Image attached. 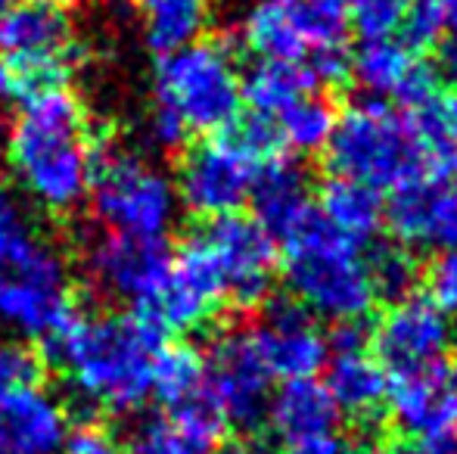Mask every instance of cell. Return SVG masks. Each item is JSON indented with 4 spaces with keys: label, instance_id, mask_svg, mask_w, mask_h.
Listing matches in <instances>:
<instances>
[{
    "label": "cell",
    "instance_id": "cell-1",
    "mask_svg": "<svg viewBox=\"0 0 457 454\" xmlns=\"http://www.w3.org/2000/svg\"><path fill=\"white\" fill-rule=\"evenodd\" d=\"M96 153L85 106L66 85L25 100L6 134V162L19 190L50 215L87 202Z\"/></svg>",
    "mask_w": 457,
    "mask_h": 454
},
{
    "label": "cell",
    "instance_id": "cell-2",
    "mask_svg": "<svg viewBox=\"0 0 457 454\" xmlns=\"http://www.w3.org/2000/svg\"><path fill=\"white\" fill-rule=\"evenodd\" d=\"M169 336L134 311L75 315L44 349L91 411L131 414L153 399V358Z\"/></svg>",
    "mask_w": 457,
    "mask_h": 454
},
{
    "label": "cell",
    "instance_id": "cell-3",
    "mask_svg": "<svg viewBox=\"0 0 457 454\" xmlns=\"http://www.w3.org/2000/svg\"><path fill=\"white\" fill-rule=\"evenodd\" d=\"M283 277L289 299L333 324L367 318L377 302L364 271V243L333 230L318 212L283 240Z\"/></svg>",
    "mask_w": 457,
    "mask_h": 454
},
{
    "label": "cell",
    "instance_id": "cell-4",
    "mask_svg": "<svg viewBox=\"0 0 457 454\" xmlns=\"http://www.w3.org/2000/svg\"><path fill=\"white\" fill-rule=\"evenodd\" d=\"M327 165L337 177H352L373 190H395L429 171L408 115L389 110L383 100H364L337 115Z\"/></svg>",
    "mask_w": 457,
    "mask_h": 454
},
{
    "label": "cell",
    "instance_id": "cell-5",
    "mask_svg": "<svg viewBox=\"0 0 457 454\" xmlns=\"http://www.w3.org/2000/svg\"><path fill=\"white\" fill-rule=\"evenodd\" d=\"M240 69L224 41L187 44L156 66V106L171 112L187 134H218L243 110Z\"/></svg>",
    "mask_w": 457,
    "mask_h": 454
},
{
    "label": "cell",
    "instance_id": "cell-6",
    "mask_svg": "<svg viewBox=\"0 0 457 454\" xmlns=\"http://www.w3.org/2000/svg\"><path fill=\"white\" fill-rule=\"evenodd\" d=\"M87 202L106 230L144 240H165L181 212L175 181L146 159L121 150L96 153Z\"/></svg>",
    "mask_w": 457,
    "mask_h": 454
},
{
    "label": "cell",
    "instance_id": "cell-7",
    "mask_svg": "<svg viewBox=\"0 0 457 454\" xmlns=\"http://www.w3.org/2000/svg\"><path fill=\"white\" fill-rule=\"evenodd\" d=\"M349 0H255L243 16V44L259 60L302 62L312 50L345 44Z\"/></svg>",
    "mask_w": 457,
    "mask_h": 454
},
{
    "label": "cell",
    "instance_id": "cell-8",
    "mask_svg": "<svg viewBox=\"0 0 457 454\" xmlns=\"http://www.w3.org/2000/svg\"><path fill=\"white\" fill-rule=\"evenodd\" d=\"M79 315L69 268L50 246L29 261L0 268V327L47 345Z\"/></svg>",
    "mask_w": 457,
    "mask_h": 454
},
{
    "label": "cell",
    "instance_id": "cell-9",
    "mask_svg": "<svg viewBox=\"0 0 457 454\" xmlns=\"http://www.w3.org/2000/svg\"><path fill=\"white\" fill-rule=\"evenodd\" d=\"M262 162L224 128L184 153L178 169V202L193 219H221L249 202Z\"/></svg>",
    "mask_w": 457,
    "mask_h": 454
},
{
    "label": "cell",
    "instance_id": "cell-10",
    "mask_svg": "<svg viewBox=\"0 0 457 454\" xmlns=\"http://www.w3.org/2000/svg\"><path fill=\"white\" fill-rule=\"evenodd\" d=\"M224 302H228V293H224L221 268L203 234L193 230L178 246V252H171V271L162 290L134 315L150 321L165 336L190 334L205 327Z\"/></svg>",
    "mask_w": 457,
    "mask_h": 454
},
{
    "label": "cell",
    "instance_id": "cell-11",
    "mask_svg": "<svg viewBox=\"0 0 457 454\" xmlns=\"http://www.w3.org/2000/svg\"><path fill=\"white\" fill-rule=\"evenodd\" d=\"M205 361V389L218 401L224 420L243 433H255L268 420L271 374L262 364L249 330H228L212 343Z\"/></svg>",
    "mask_w": 457,
    "mask_h": 454
},
{
    "label": "cell",
    "instance_id": "cell-12",
    "mask_svg": "<svg viewBox=\"0 0 457 454\" xmlns=\"http://www.w3.org/2000/svg\"><path fill=\"white\" fill-rule=\"evenodd\" d=\"M224 277V293L240 309H259L271 296L277 243L253 215H221L199 227Z\"/></svg>",
    "mask_w": 457,
    "mask_h": 454
},
{
    "label": "cell",
    "instance_id": "cell-13",
    "mask_svg": "<svg viewBox=\"0 0 457 454\" xmlns=\"http://www.w3.org/2000/svg\"><path fill=\"white\" fill-rule=\"evenodd\" d=\"M85 271L100 293L140 311L162 290L171 271V249L165 240H144V236L103 230L87 243Z\"/></svg>",
    "mask_w": 457,
    "mask_h": 454
},
{
    "label": "cell",
    "instance_id": "cell-14",
    "mask_svg": "<svg viewBox=\"0 0 457 454\" xmlns=\"http://www.w3.org/2000/svg\"><path fill=\"white\" fill-rule=\"evenodd\" d=\"M452 321L427 296H408L402 302H392L370 334L379 367L392 380L420 374L439 364L452 349Z\"/></svg>",
    "mask_w": 457,
    "mask_h": 454
},
{
    "label": "cell",
    "instance_id": "cell-15",
    "mask_svg": "<svg viewBox=\"0 0 457 454\" xmlns=\"http://www.w3.org/2000/svg\"><path fill=\"white\" fill-rule=\"evenodd\" d=\"M383 221L404 246L457 252V175H420L395 187Z\"/></svg>",
    "mask_w": 457,
    "mask_h": 454
},
{
    "label": "cell",
    "instance_id": "cell-16",
    "mask_svg": "<svg viewBox=\"0 0 457 454\" xmlns=\"http://www.w3.org/2000/svg\"><path fill=\"white\" fill-rule=\"evenodd\" d=\"M249 334H253V343L271 380L314 376L330 358L327 336L314 324L312 311L302 309L295 299L265 302V318Z\"/></svg>",
    "mask_w": 457,
    "mask_h": 454
},
{
    "label": "cell",
    "instance_id": "cell-17",
    "mask_svg": "<svg viewBox=\"0 0 457 454\" xmlns=\"http://www.w3.org/2000/svg\"><path fill=\"white\" fill-rule=\"evenodd\" d=\"M386 405L404 436H457V361L392 380Z\"/></svg>",
    "mask_w": 457,
    "mask_h": 454
},
{
    "label": "cell",
    "instance_id": "cell-18",
    "mask_svg": "<svg viewBox=\"0 0 457 454\" xmlns=\"http://www.w3.org/2000/svg\"><path fill=\"white\" fill-rule=\"evenodd\" d=\"M66 436V405L41 380L0 395V449L6 454H60Z\"/></svg>",
    "mask_w": 457,
    "mask_h": 454
},
{
    "label": "cell",
    "instance_id": "cell-19",
    "mask_svg": "<svg viewBox=\"0 0 457 454\" xmlns=\"http://www.w3.org/2000/svg\"><path fill=\"white\" fill-rule=\"evenodd\" d=\"M72 35L69 0H16L0 16V56L69 60Z\"/></svg>",
    "mask_w": 457,
    "mask_h": 454
},
{
    "label": "cell",
    "instance_id": "cell-20",
    "mask_svg": "<svg viewBox=\"0 0 457 454\" xmlns=\"http://www.w3.org/2000/svg\"><path fill=\"white\" fill-rule=\"evenodd\" d=\"M249 202L255 209L253 219L274 236V243L289 240L295 230L305 227L308 219L318 212L312 200V184H308L305 169L283 156L262 162L253 184V194H249Z\"/></svg>",
    "mask_w": 457,
    "mask_h": 454
},
{
    "label": "cell",
    "instance_id": "cell-21",
    "mask_svg": "<svg viewBox=\"0 0 457 454\" xmlns=\"http://www.w3.org/2000/svg\"><path fill=\"white\" fill-rule=\"evenodd\" d=\"M337 420L339 411L324 383H318L314 376H302V380H283V386L268 401L265 424L271 426L277 439L293 445L314 436H327L333 433Z\"/></svg>",
    "mask_w": 457,
    "mask_h": 454
},
{
    "label": "cell",
    "instance_id": "cell-22",
    "mask_svg": "<svg viewBox=\"0 0 457 454\" xmlns=\"http://www.w3.org/2000/svg\"><path fill=\"white\" fill-rule=\"evenodd\" d=\"M324 386L337 411L355 420L377 417L383 411L386 399H389V374L367 351L333 355Z\"/></svg>",
    "mask_w": 457,
    "mask_h": 454
},
{
    "label": "cell",
    "instance_id": "cell-23",
    "mask_svg": "<svg viewBox=\"0 0 457 454\" xmlns=\"http://www.w3.org/2000/svg\"><path fill=\"white\" fill-rule=\"evenodd\" d=\"M318 215L327 221L333 230L345 234L349 240L370 243L377 236L379 225H383L386 202L379 196V190L367 187L361 181H352V177H337L320 187L318 196Z\"/></svg>",
    "mask_w": 457,
    "mask_h": 454
},
{
    "label": "cell",
    "instance_id": "cell-24",
    "mask_svg": "<svg viewBox=\"0 0 457 454\" xmlns=\"http://www.w3.org/2000/svg\"><path fill=\"white\" fill-rule=\"evenodd\" d=\"M414 66V50L404 41H395L392 35L364 37L361 47L352 54L349 78L361 87V94H367V100H395L408 85Z\"/></svg>",
    "mask_w": 457,
    "mask_h": 454
},
{
    "label": "cell",
    "instance_id": "cell-25",
    "mask_svg": "<svg viewBox=\"0 0 457 454\" xmlns=\"http://www.w3.org/2000/svg\"><path fill=\"white\" fill-rule=\"evenodd\" d=\"M146 47L169 56L199 41L209 25V0H140Z\"/></svg>",
    "mask_w": 457,
    "mask_h": 454
},
{
    "label": "cell",
    "instance_id": "cell-26",
    "mask_svg": "<svg viewBox=\"0 0 457 454\" xmlns=\"http://www.w3.org/2000/svg\"><path fill=\"white\" fill-rule=\"evenodd\" d=\"M243 103L259 115H280L289 103L314 91L312 78H308L302 62L287 60H259L246 75L240 78Z\"/></svg>",
    "mask_w": 457,
    "mask_h": 454
},
{
    "label": "cell",
    "instance_id": "cell-27",
    "mask_svg": "<svg viewBox=\"0 0 457 454\" xmlns=\"http://www.w3.org/2000/svg\"><path fill=\"white\" fill-rule=\"evenodd\" d=\"M364 271L373 299H386V302H402L414 296V286L420 280L417 255L398 240H379L364 246Z\"/></svg>",
    "mask_w": 457,
    "mask_h": 454
},
{
    "label": "cell",
    "instance_id": "cell-28",
    "mask_svg": "<svg viewBox=\"0 0 457 454\" xmlns=\"http://www.w3.org/2000/svg\"><path fill=\"white\" fill-rule=\"evenodd\" d=\"M205 386V361L193 345L169 343L159 345L153 358V399L165 408L181 405L184 399L196 395Z\"/></svg>",
    "mask_w": 457,
    "mask_h": 454
},
{
    "label": "cell",
    "instance_id": "cell-29",
    "mask_svg": "<svg viewBox=\"0 0 457 454\" xmlns=\"http://www.w3.org/2000/svg\"><path fill=\"white\" fill-rule=\"evenodd\" d=\"M277 131H280L283 150L289 153H318L330 144L333 125H337V110L330 100L318 94H305L295 103H289L280 115H274Z\"/></svg>",
    "mask_w": 457,
    "mask_h": 454
},
{
    "label": "cell",
    "instance_id": "cell-30",
    "mask_svg": "<svg viewBox=\"0 0 457 454\" xmlns=\"http://www.w3.org/2000/svg\"><path fill=\"white\" fill-rule=\"evenodd\" d=\"M47 243L41 240L31 209L12 187L0 184V268H12L37 255Z\"/></svg>",
    "mask_w": 457,
    "mask_h": 454
},
{
    "label": "cell",
    "instance_id": "cell-31",
    "mask_svg": "<svg viewBox=\"0 0 457 454\" xmlns=\"http://www.w3.org/2000/svg\"><path fill=\"white\" fill-rule=\"evenodd\" d=\"M69 78V60H25V56H0V100L22 106L25 100L62 87Z\"/></svg>",
    "mask_w": 457,
    "mask_h": 454
},
{
    "label": "cell",
    "instance_id": "cell-32",
    "mask_svg": "<svg viewBox=\"0 0 457 454\" xmlns=\"http://www.w3.org/2000/svg\"><path fill=\"white\" fill-rule=\"evenodd\" d=\"M169 420L178 433H184L190 442H196L199 449L212 451L218 442H221L224 430H228V420H224L218 401L212 399L209 389H199L196 395L184 399L181 405L169 408Z\"/></svg>",
    "mask_w": 457,
    "mask_h": 454
},
{
    "label": "cell",
    "instance_id": "cell-33",
    "mask_svg": "<svg viewBox=\"0 0 457 454\" xmlns=\"http://www.w3.org/2000/svg\"><path fill=\"white\" fill-rule=\"evenodd\" d=\"M398 29L411 50H433L445 41V0H411Z\"/></svg>",
    "mask_w": 457,
    "mask_h": 454
},
{
    "label": "cell",
    "instance_id": "cell-34",
    "mask_svg": "<svg viewBox=\"0 0 457 454\" xmlns=\"http://www.w3.org/2000/svg\"><path fill=\"white\" fill-rule=\"evenodd\" d=\"M131 454H212L178 433L169 417H146L131 436Z\"/></svg>",
    "mask_w": 457,
    "mask_h": 454
},
{
    "label": "cell",
    "instance_id": "cell-35",
    "mask_svg": "<svg viewBox=\"0 0 457 454\" xmlns=\"http://www.w3.org/2000/svg\"><path fill=\"white\" fill-rule=\"evenodd\" d=\"M411 0H349V22L361 37H386L402 25Z\"/></svg>",
    "mask_w": 457,
    "mask_h": 454
},
{
    "label": "cell",
    "instance_id": "cell-36",
    "mask_svg": "<svg viewBox=\"0 0 457 454\" xmlns=\"http://www.w3.org/2000/svg\"><path fill=\"white\" fill-rule=\"evenodd\" d=\"M37 380H41V361L35 351L22 343L0 340V395Z\"/></svg>",
    "mask_w": 457,
    "mask_h": 454
},
{
    "label": "cell",
    "instance_id": "cell-37",
    "mask_svg": "<svg viewBox=\"0 0 457 454\" xmlns=\"http://www.w3.org/2000/svg\"><path fill=\"white\" fill-rule=\"evenodd\" d=\"M302 66H305V72L314 87H339L345 78H349L352 54L345 50V44L320 47V50H312V54L302 60Z\"/></svg>",
    "mask_w": 457,
    "mask_h": 454
},
{
    "label": "cell",
    "instance_id": "cell-38",
    "mask_svg": "<svg viewBox=\"0 0 457 454\" xmlns=\"http://www.w3.org/2000/svg\"><path fill=\"white\" fill-rule=\"evenodd\" d=\"M429 302L445 315H457V252H439L427 274Z\"/></svg>",
    "mask_w": 457,
    "mask_h": 454
},
{
    "label": "cell",
    "instance_id": "cell-39",
    "mask_svg": "<svg viewBox=\"0 0 457 454\" xmlns=\"http://www.w3.org/2000/svg\"><path fill=\"white\" fill-rule=\"evenodd\" d=\"M62 454H125V445L100 424H81L62 442Z\"/></svg>",
    "mask_w": 457,
    "mask_h": 454
},
{
    "label": "cell",
    "instance_id": "cell-40",
    "mask_svg": "<svg viewBox=\"0 0 457 454\" xmlns=\"http://www.w3.org/2000/svg\"><path fill=\"white\" fill-rule=\"evenodd\" d=\"M370 343V327L364 318H352V321H337V327L327 336V349L330 355H349V351H367Z\"/></svg>",
    "mask_w": 457,
    "mask_h": 454
},
{
    "label": "cell",
    "instance_id": "cell-41",
    "mask_svg": "<svg viewBox=\"0 0 457 454\" xmlns=\"http://www.w3.org/2000/svg\"><path fill=\"white\" fill-rule=\"evenodd\" d=\"M187 128L181 125V121L175 119L171 112H165V110H153L150 115V140L156 146H162V150H181V146L187 144Z\"/></svg>",
    "mask_w": 457,
    "mask_h": 454
},
{
    "label": "cell",
    "instance_id": "cell-42",
    "mask_svg": "<svg viewBox=\"0 0 457 454\" xmlns=\"http://www.w3.org/2000/svg\"><path fill=\"white\" fill-rule=\"evenodd\" d=\"M287 454H358V451H355V445H349L345 439L327 433V436H314V439H305V442H293Z\"/></svg>",
    "mask_w": 457,
    "mask_h": 454
},
{
    "label": "cell",
    "instance_id": "cell-43",
    "mask_svg": "<svg viewBox=\"0 0 457 454\" xmlns=\"http://www.w3.org/2000/svg\"><path fill=\"white\" fill-rule=\"evenodd\" d=\"M395 454H457V436H417Z\"/></svg>",
    "mask_w": 457,
    "mask_h": 454
},
{
    "label": "cell",
    "instance_id": "cell-44",
    "mask_svg": "<svg viewBox=\"0 0 457 454\" xmlns=\"http://www.w3.org/2000/svg\"><path fill=\"white\" fill-rule=\"evenodd\" d=\"M436 75L445 81L457 85V44L454 41H442L439 44V66H433Z\"/></svg>",
    "mask_w": 457,
    "mask_h": 454
},
{
    "label": "cell",
    "instance_id": "cell-45",
    "mask_svg": "<svg viewBox=\"0 0 457 454\" xmlns=\"http://www.w3.org/2000/svg\"><path fill=\"white\" fill-rule=\"evenodd\" d=\"M218 454H268V451L255 439H234V442H228Z\"/></svg>",
    "mask_w": 457,
    "mask_h": 454
},
{
    "label": "cell",
    "instance_id": "cell-46",
    "mask_svg": "<svg viewBox=\"0 0 457 454\" xmlns=\"http://www.w3.org/2000/svg\"><path fill=\"white\" fill-rule=\"evenodd\" d=\"M445 37L457 44V0H445Z\"/></svg>",
    "mask_w": 457,
    "mask_h": 454
},
{
    "label": "cell",
    "instance_id": "cell-47",
    "mask_svg": "<svg viewBox=\"0 0 457 454\" xmlns=\"http://www.w3.org/2000/svg\"><path fill=\"white\" fill-rule=\"evenodd\" d=\"M12 4H16V0H0V16H4V12L10 10Z\"/></svg>",
    "mask_w": 457,
    "mask_h": 454
},
{
    "label": "cell",
    "instance_id": "cell-48",
    "mask_svg": "<svg viewBox=\"0 0 457 454\" xmlns=\"http://www.w3.org/2000/svg\"><path fill=\"white\" fill-rule=\"evenodd\" d=\"M0 454H6V451H4V449H0Z\"/></svg>",
    "mask_w": 457,
    "mask_h": 454
}]
</instances>
